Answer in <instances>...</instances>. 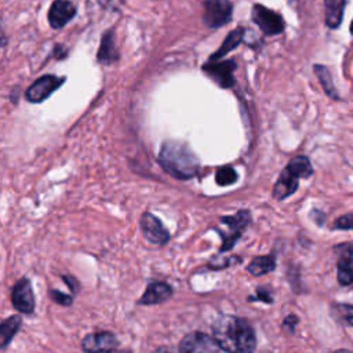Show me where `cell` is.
Returning <instances> with one entry per match:
<instances>
[{"label": "cell", "instance_id": "obj_1", "mask_svg": "<svg viewBox=\"0 0 353 353\" xmlns=\"http://www.w3.org/2000/svg\"><path fill=\"white\" fill-rule=\"evenodd\" d=\"M212 336L225 352H252L256 346V336L252 325L241 317L222 314L211 325Z\"/></svg>", "mask_w": 353, "mask_h": 353}, {"label": "cell", "instance_id": "obj_2", "mask_svg": "<svg viewBox=\"0 0 353 353\" xmlns=\"http://www.w3.org/2000/svg\"><path fill=\"white\" fill-rule=\"evenodd\" d=\"M157 160L167 174L178 179L193 178L200 167L199 159L192 149L178 141H165L161 145Z\"/></svg>", "mask_w": 353, "mask_h": 353}, {"label": "cell", "instance_id": "obj_3", "mask_svg": "<svg viewBox=\"0 0 353 353\" xmlns=\"http://www.w3.org/2000/svg\"><path fill=\"white\" fill-rule=\"evenodd\" d=\"M251 214L247 210H239L234 215H226L219 219V222L225 226H228V233H219L222 237V245L219 248V252H226L233 248L234 243L240 239L244 229L250 225Z\"/></svg>", "mask_w": 353, "mask_h": 353}, {"label": "cell", "instance_id": "obj_4", "mask_svg": "<svg viewBox=\"0 0 353 353\" xmlns=\"http://www.w3.org/2000/svg\"><path fill=\"white\" fill-rule=\"evenodd\" d=\"M203 22L207 28L216 29L230 22L233 4L229 0H204Z\"/></svg>", "mask_w": 353, "mask_h": 353}, {"label": "cell", "instance_id": "obj_5", "mask_svg": "<svg viewBox=\"0 0 353 353\" xmlns=\"http://www.w3.org/2000/svg\"><path fill=\"white\" fill-rule=\"evenodd\" d=\"M252 21L266 36L279 34L284 30V19L281 15L262 4L252 6Z\"/></svg>", "mask_w": 353, "mask_h": 353}, {"label": "cell", "instance_id": "obj_6", "mask_svg": "<svg viewBox=\"0 0 353 353\" xmlns=\"http://www.w3.org/2000/svg\"><path fill=\"white\" fill-rule=\"evenodd\" d=\"M65 80H66L65 77H58L54 74H44L28 87V90L25 92V98L29 102L40 103V102L46 101L52 92H55L65 83Z\"/></svg>", "mask_w": 353, "mask_h": 353}, {"label": "cell", "instance_id": "obj_7", "mask_svg": "<svg viewBox=\"0 0 353 353\" xmlns=\"http://www.w3.org/2000/svg\"><path fill=\"white\" fill-rule=\"evenodd\" d=\"M236 62L233 59L226 61H210L203 65V72L212 79L222 88H230L234 85Z\"/></svg>", "mask_w": 353, "mask_h": 353}, {"label": "cell", "instance_id": "obj_8", "mask_svg": "<svg viewBox=\"0 0 353 353\" xmlns=\"http://www.w3.org/2000/svg\"><path fill=\"white\" fill-rule=\"evenodd\" d=\"M11 303L15 310L23 314L33 313L36 303H34V294H33L29 279L22 277L14 284L11 291Z\"/></svg>", "mask_w": 353, "mask_h": 353}, {"label": "cell", "instance_id": "obj_9", "mask_svg": "<svg viewBox=\"0 0 353 353\" xmlns=\"http://www.w3.org/2000/svg\"><path fill=\"white\" fill-rule=\"evenodd\" d=\"M179 352L194 353V352H219L222 350L214 336H210L204 332L194 331L182 338L179 342Z\"/></svg>", "mask_w": 353, "mask_h": 353}, {"label": "cell", "instance_id": "obj_10", "mask_svg": "<svg viewBox=\"0 0 353 353\" xmlns=\"http://www.w3.org/2000/svg\"><path fill=\"white\" fill-rule=\"evenodd\" d=\"M142 233L148 241L156 245H164L170 240V233L161 223V221L150 212H145L141 216Z\"/></svg>", "mask_w": 353, "mask_h": 353}, {"label": "cell", "instance_id": "obj_11", "mask_svg": "<svg viewBox=\"0 0 353 353\" xmlns=\"http://www.w3.org/2000/svg\"><path fill=\"white\" fill-rule=\"evenodd\" d=\"M76 6L69 0H54L48 10V23L52 29L63 28L76 15Z\"/></svg>", "mask_w": 353, "mask_h": 353}, {"label": "cell", "instance_id": "obj_12", "mask_svg": "<svg viewBox=\"0 0 353 353\" xmlns=\"http://www.w3.org/2000/svg\"><path fill=\"white\" fill-rule=\"evenodd\" d=\"M119 342L116 336L109 331H101L88 334L81 343L84 352H110L117 349Z\"/></svg>", "mask_w": 353, "mask_h": 353}, {"label": "cell", "instance_id": "obj_13", "mask_svg": "<svg viewBox=\"0 0 353 353\" xmlns=\"http://www.w3.org/2000/svg\"><path fill=\"white\" fill-rule=\"evenodd\" d=\"M172 295V288L168 283L164 281H154L146 287L143 295L138 299L139 305H159L165 302Z\"/></svg>", "mask_w": 353, "mask_h": 353}, {"label": "cell", "instance_id": "obj_14", "mask_svg": "<svg viewBox=\"0 0 353 353\" xmlns=\"http://www.w3.org/2000/svg\"><path fill=\"white\" fill-rule=\"evenodd\" d=\"M299 186V178L296 175H294L291 171H288L287 168H284L277 179V182L274 183L272 196L276 200H284L288 196H291L292 193L296 192Z\"/></svg>", "mask_w": 353, "mask_h": 353}, {"label": "cell", "instance_id": "obj_15", "mask_svg": "<svg viewBox=\"0 0 353 353\" xmlns=\"http://www.w3.org/2000/svg\"><path fill=\"white\" fill-rule=\"evenodd\" d=\"M97 59H98V62H101L103 65H110V63H113L119 59V51H117L116 44H114L113 30H106L102 34L101 44H99L98 54H97Z\"/></svg>", "mask_w": 353, "mask_h": 353}, {"label": "cell", "instance_id": "obj_16", "mask_svg": "<svg viewBox=\"0 0 353 353\" xmlns=\"http://www.w3.org/2000/svg\"><path fill=\"white\" fill-rule=\"evenodd\" d=\"M244 32H245V29L241 28V26H239V28H236L234 30H232V32L226 36V39L223 40V43L221 44V47L210 57V61H218V59L223 58L228 52H230L232 50H234V48L243 41V39H244Z\"/></svg>", "mask_w": 353, "mask_h": 353}, {"label": "cell", "instance_id": "obj_17", "mask_svg": "<svg viewBox=\"0 0 353 353\" xmlns=\"http://www.w3.org/2000/svg\"><path fill=\"white\" fill-rule=\"evenodd\" d=\"M325 6V23L335 29L341 25L345 8V0H324Z\"/></svg>", "mask_w": 353, "mask_h": 353}, {"label": "cell", "instance_id": "obj_18", "mask_svg": "<svg viewBox=\"0 0 353 353\" xmlns=\"http://www.w3.org/2000/svg\"><path fill=\"white\" fill-rule=\"evenodd\" d=\"M274 268H276V258L272 254V255H266V256H255L247 266V272L252 276L259 277V276L273 272Z\"/></svg>", "mask_w": 353, "mask_h": 353}, {"label": "cell", "instance_id": "obj_19", "mask_svg": "<svg viewBox=\"0 0 353 353\" xmlns=\"http://www.w3.org/2000/svg\"><path fill=\"white\" fill-rule=\"evenodd\" d=\"M21 324H22V320L17 314L10 316L6 320H3V323L0 325V347L1 349H4L11 342V339L18 332Z\"/></svg>", "mask_w": 353, "mask_h": 353}, {"label": "cell", "instance_id": "obj_20", "mask_svg": "<svg viewBox=\"0 0 353 353\" xmlns=\"http://www.w3.org/2000/svg\"><path fill=\"white\" fill-rule=\"evenodd\" d=\"M336 269L339 284L349 285L353 283V255L341 254Z\"/></svg>", "mask_w": 353, "mask_h": 353}, {"label": "cell", "instance_id": "obj_21", "mask_svg": "<svg viewBox=\"0 0 353 353\" xmlns=\"http://www.w3.org/2000/svg\"><path fill=\"white\" fill-rule=\"evenodd\" d=\"M285 168L291 171L294 175H296L299 179L309 178L313 174V167L310 164V160L306 156H296L291 159Z\"/></svg>", "mask_w": 353, "mask_h": 353}, {"label": "cell", "instance_id": "obj_22", "mask_svg": "<svg viewBox=\"0 0 353 353\" xmlns=\"http://www.w3.org/2000/svg\"><path fill=\"white\" fill-rule=\"evenodd\" d=\"M313 70H314L316 76L319 77V81L321 83V85H323V88H324L325 94H327L330 98H332V99H338L339 97H338L336 88H335V85H334V83H332V77H331L330 70H328L325 66H323V65H314Z\"/></svg>", "mask_w": 353, "mask_h": 353}, {"label": "cell", "instance_id": "obj_23", "mask_svg": "<svg viewBox=\"0 0 353 353\" xmlns=\"http://www.w3.org/2000/svg\"><path fill=\"white\" fill-rule=\"evenodd\" d=\"M236 181H237V172L230 165H225V167L219 168L215 174V182L219 186H229V185L234 183Z\"/></svg>", "mask_w": 353, "mask_h": 353}, {"label": "cell", "instance_id": "obj_24", "mask_svg": "<svg viewBox=\"0 0 353 353\" xmlns=\"http://www.w3.org/2000/svg\"><path fill=\"white\" fill-rule=\"evenodd\" d=\"M248 301H261V302L272 303V302H273L272 291H270L269 288H265V287H258L255 295H251V296L248 298Z\"/></svg>", "mask_w": 353, "mask_h": 353}, {"label": "cell", "instance_id": "obj_25", "mask_svg": "<svg viewBox=\"0 0 353 353\" xmlns=\"http://www.w3.org/2000/svg\"><path fill=\"white\" fill-rule=\"evenodd\" d=\"M334 229L341 230H353V214H346L335 219Z\"/></svg>", "mask_w": 353, "mask_h": 353}, {"label": "cell", "instance_id": "obj_26", "mask_svg": "<svg viewBox=\"0 0 353 353\" xmlns=\"http://www.w3.org/2000/svg\"><path fill=\"white\" fill-rule=\"evenodd\" d=\"M50 296L52 298L54 302H57L58 305H62V306H70L73 299L70 295L65 294V292H61L58 290H50Z\"/></svg>", "mask_w": 353, "mask_h": 353}, {"label": "cell", "instance_id": "obj_27", "mask_svg": "<svg viewBox=\"0 0 353 353\" xmlns=\"http://www.w3.org/2000/svg\"><path fill=\"white\" fill-rule=\"evenodd\" d=\"M298 324V317L295 314H290L283 321V328H287L290 332H294L295 325Z\"/></svg>", "mask_w": 353, "mask_h": 353}, {"label": "cell", "instance_id": "obj_28", "mask_svg": "<svg viewBox=\"0 0 353 353\" xmlns=\"http://www.w3.org/2000/svg\"><path fill=\"white\" fill-rule=\"evenodd\" d=\"M343 316L346 323L353 327V305H347L343 307Z\"/></svg>", "mask_w": 353, "mask_h": 353}, {"label": "cell", "instance_id": "obj_29", "mask_svg": "<svg viewBox=\"0 0 353 353\" xmlns=\"http://www.w3.org/2000/svg\"><path fill=\"white\" fill-rule=\"evenodd\" d=\"M336 250L339 251V254H349L353 255V241L347 243V244H341L336 247Z\"/></svg>", "mask_w": 353, "mask_h": 353}, {"label": "cell", "instance_id": "obj_30", "mask_svg": "<svg viewBox=\"0 0 353 353\" xmlns=\"http://www.w3.org/2000/svg\"><path fill=\"white\" fill-rule=\"evenodd\" d=\"M62 280L69 285V288L72 290V291H77V280H74L72 276H62Z\"/></svg>", "mask_w": 353, "mask_h": 353}, {"label": "cell", "instance_id": "obj_31", "mask_svg": "<svg viewBox=\"0 0 353 353\" xmlns=\"http://www.w3.org/2000/svg\"><path fill=\"white\" fill-rule=\"evenodd\" d=\"M54 54H55V57H57V58H63V57H66L68 51H66V48H65L63 46L57 44V46L54 47Z\"/></svg>", "mask_w": 353, "mask_h": 353}, {"label": "cell", "instance_id": "obj_32", "mask_svg": "<svg viewBox=\"0 0 353 353\" xmlns=\"http://www.w3.org/2000/svg\"><path fill=\"white\" fill-rule=\"evenodd\" d=\"M350 32H352V34H353V22H352V25H350Z\"/></svg>", "mask_w": 353, "mask_h": 353}]
</instances>
